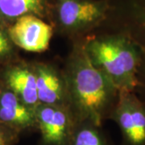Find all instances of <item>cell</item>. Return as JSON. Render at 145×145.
<instances>
[{
  "label": "cell",
  "mask_w": 145,
  "mask_h": 145,
  "mask_svg": "<svg viewBox=\"0 0 145 145\" xmlns=\"http://www.w3.org/2000/svg\"><path fill=\"white\" fill-rule=\"evenodd\" d=\"M114 119L122 132L123 145H145V104L134 91H121Z\"/></svg>",
  "instance_id": "cell-3"
},
{
  "label": "cell",
  "mask_w": 145,
  "mask_h": 145,
  "mask_svg": "<svg viewBox=\"0 0 145 145\" xmlns=\"http://www.w3.org/2000/svg\"><path fill=\"white\" fill-rule=\"evenodd\" d=\"M0 123L20 134L37 128L36 110L24 103L3 84L0 85Z\"/></svg>",
  "instance_id": "cell-7"
},
{
  "label": "cell",
  "mask_w": 145,
  "mask_h": 145,
  "mask_svg": "<svg viewBox=\"0 0 145 145\" xmlns=\"http://www.w3.org/2000/svg\"><path fill=\"white\" fill-rule=\"evenodd\" d=\"M36 115L40 145H69L77 122L64 106L40 104Z\"/></svg>",
  "instance_id": "cell-4"
},
{
  "label": "cell",
  "mask_w": 145,
  "mask_h": 145,
  "mask_svg": "<svg viewBox=\"0 0 145 145\" xmlns=\"http://www.w3.org/2000/svg\"><path fill=\"white\" fill-rule=\"evenodd\" d=\"M34 71L40 104L64 106L68 87L61 77L56 70L45 65H37Z\"/></svg>",
  "instance_id": "cell-9"
},
{
  "label": "cell",
  "mask_w": 145,
  "mask_h": 145,
  "mask_svg": "<svg viewBox=\"0 0 145 145\" xmlns=\"http://www.w3.org/2000/svg\"><path fill=\"white\" fill-rule=\"evenodd\" d=\"M3 85L11 90L21 101L33 110L40 105L36 77L34 68L26 65H14L7 68L3 72Z\"/></svg>",
  "instance_id": "cell-8"
},
{
  "label": "cell",
  "mask_w": 145,
  "mask_h": 145,
  "mask_svg": "<svg viewBox=\"0 0 145 145\" xmlns=\"http://www.w3.org/2000/svg\"><path fill=\"white\" fill-rule=\"evenodd\" d=\"M15 46L8 34L7 27L0 21V64L7 62L13 57Z\"/></svg>",
  "instance_id": "cell-13"
},
{
  "label": "cell",
  "mask_w": 145,
  "mask_h": 145,
  "mask_svg": "<svg viewBox=\"0 0 145 145\" xmlns=\"http://www.w3.org/2000/svg\"><path fill=\"white\" fill-rule=\"evenodd\" d=\"M134 42L140 55L139 86L145 95V0H132L130 5V23L123 33Z\"/></svg>",
  "instance_id": "cell-10"
},
{
  "label": "cell",
  "mask_w": 145,
  "mask_h": 145,
  "mask_svg": "<svg viewBox=\"0 0 145 145\" xmlns=\"http://www.w3.org/2000/svg\"><path fill=\"white\" fill-rule=\"evenodd\" d=\"M20 133L0 123V145H14Z\"/></svg>",
  "instance_id": "cell-14"
},
{
  "label": "cell",
  "mask_w": 145,
  "mask_h": 145,
  "mask_svg": "<svg viewBox=\"0 0 145 145\" xmlns=\"http://www.w3.org/2000/svg\"><path fill=\"white\" fill-rule=\"evenodd\" d=\"M108 5L103 1L59 0L57 17L60 24L68 29H82L103 20Z\"/></svg>",
  "instance_id": "cell-6"
},
{
  "label": "cell",
  "mask_w": 145,
  "mask_h": 145,
  "mask_svg": "<svg viewBox=\"0 0 145 145\" xmlns=\"http://www.w3.org/2000/svg\"><path fill=\"white\" fill-rule=\"evenodd\" d=\"M47 0H0V21L12 24L20 17L45 15Z\"/></svg>",
  "instance_id": "cell-11"
},
{
  "label": "cell",
  "mask_w": 145,
  "mask_h": 145,
  "mask_svg": "<svg viewBox=\"0 0 145 145\" xmlns=\"http://www.w3.org/2000/svg\"><path fill=\"white\" fill-rule=\"evenodd\" d=\"M69 145H111L99 126L89 121L76 123Z\"/></svg>",
  "instance_id": "cell-12"
},
{
  "label": "cell",
  "mask_w": 145,
  "mask_h": 145,
  "mask_svg": "<svg viewBox=\"0 0 145 145\" xmlns=\"http://www.w3.org/2000/svg\"><path fill=\"white\" fill-rule=\"evenodd\" d=\"M73 57L67 87L75 107L76 121H89L100 127L106 107L118 90L91 61L84 48Z\"/></svg>",
  "instance_id": "cell-1"
},
{
  "label": "cell",
  "mask_w": 145,
  "mask_h": 145,
  "mask_svg": "<svg viewBox=\"0 0 145 145\" xmlns=\"http://www.w3.org/2000/svg\"><path fill=\"white\" fill-rule=\"evenodd\" d=\"M93 64L121 91L139 86L140 55L134 42L125 34L95 39L85 47Z\"/></svg>",
  "instance_id": "cell-2"
},
{
  "label": "cell",
  "mask_w": 145,
  "mask_h": 145,
  "mask_svg": "<svg viewBox=\"0 0 145 145\" xmlns=\"http://www.w3.org/2000/svg\"><path fill=\"white\" fill-rule=\"evenodd\" d=\"M11 41L16 47L31 52H41L49 46L52 27L38 16L26 15L7 27Z\"/></svg>",
  "instance_id": "cell-5"
}]
</instances>
